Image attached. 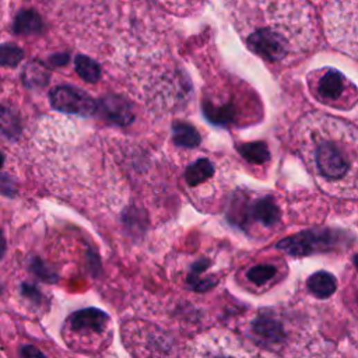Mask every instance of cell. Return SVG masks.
I'll list each match as a JSON object with an SVG mask.
<instances>
[{
    "instance_id": "6da1fadb",
    "label": "cell",
    "mask_w": 358,
    "mask_h": 358,
    "mask_svg": "<svg viewBox=\"0 0 358 358\" xmlns=\"http://www.w3.org/2000/svg\"><path fill=\"white\" fill-rule=\"evenodd\" d=\"M237 21L249 51L273 67L300 63L319 42L315 9L303 0L240 3Z\"/></svg>"
},
{
    "instance_id": "7a4b0ae2",
    "label": "cell",
    "mask_w": 358,
    "mask_h": 358,
    "mask_svg": "<svg viewBox=\"0 0 358 358\" xmlns=\"http://www.w3.org/2000/svg\"><path fill=\"white\" fill-rule=\"evenodd\" d=\"M293 146L323 192L358 199V127L321 112L307 114L293 129Z\"/></svg>"
},
{
    "instance_id": "3957f363",
    "label": "cell",
    "mask_w": 358,
    "mask_h": 358,
    "mask_svg": "<svg viewBox=\"0 0 358 358\" xmlns=\"http://www.w3.org/2000/svg\"><path fill=\"white\" fill-rule=\"evenodd\" d=\"M323 20L329 42L358 60V0L328 3Z\"/></svg>"
},
{
    "instance_id": "277c9868",
    "label": "cell",
    "mask_w": 358,
    "mask_h": 358,
    "mask_svg": "<svg viewBox=\"0 0 358 358\" xmlns=\"http://www.w3.org/2000/svg\"><path fill=\"white\" fill-rule=\"evenodd\" d=\"M311 96L321 104L340 111H347L358 102V90L339 70L322 67L307 76Z\"/></svg>"
},
{
    "instance_id": "5b68a950",
    "label": "cell",
    "mask_w": 358,
    "mask_h": 358,
    "mask_svg": "<svg viewBox=\"0 0 358 358\" xmlns=\"http://www.w3.org/2000/svg\"><path fill=\"white\" fill-rule=\"evenodd\" d=\"M281 213L276 200L270 196H258L247 200L238 213V223L245 230L259 227L263 231L270 233L280 224Z\"/></svg>"
},
{
    "instance_id": "8992f818",
    "label": "cell",
    "mask_w": 358,
    "mask_h": 358,
    "mask_svg": "<svg viewBox=\"0 0 358 358\" xmlns=\"http://www.w3.org/2000/svg\"><path fill=\"white\" fill-rule=\"evenodd\" d=\"M51 105L64 114L91 116L97 114L98 104L83 90L73 86H59L49 93Z\"/></svg>"
},
{
    "instance_id": "52a82bcc",
    "label": "cell",
    "mask_w": 358,
    "mask_h": 358,
    "mask_svg": "<svg viewBox=\"0 0 358 358\" xmlns=\"http://www.w3.org/2000/svg\"><path fill=\"white\" fill-rule=\"evenodd\" d=\"M97 112H100L105 120L119 126H126L134 119L132 104L120 96H107L101 98Z\"/></svg>"
},
{
    "instance_id": "ba28073f",
    "label": "cell",
    "mask_w": 358,
    "mask_h": 358,
    "mask_svg": "<svg viewBox=\"0 0 358 358\" xmlns=\"http://www.w3.org/2000/svg\"><path fill=\"white\" fill-rule=\"evenodd\" d=\"M108 319L109 316L104 311L98 308H86L71 314L67 319V323L71 328V330H90L101 333L105 329Z\"/></svg>"
},
{
    "instance_id": "9c48e42d",
    "label": "cell",
    "mask_w": 358,
    "mask_h": 358,
    "mask_svg": "<svg viewBox=\"0 0 358 358\" xmlns=\"http://www.w3.org/2000/svg\"><path fill=\"white\" fill-rule=\"evenodd\" d=\"M280 265L277 262H263L249 267L245 273L248 283L253 284L255 287H267L280 276Z\"/></svg>"
},
{
    "instance_id": "30bf717a",
    "label": "cell",
    "mask_w": 358,
    "mask_h": 358,
    "mask_svg": "<svg viewBox=\"0 0 358 358\" xmlns=\"http://www.w3.org/2000/svg\"><path fill=\"white\" fill-rule=\"evenodd\" d=\"M45 30V24L41 16L34 10H21L13 23V31L20 35L41 34Z\"/></svg>"
},
{
    "instance_id": "8fae6325",
    "label": "cell",
    "mask_w": 358,
    "mask_h": 358,
    "mask_svg": "<svg viewBox=\"0 0 358 358\" xmlns=\"http://www.w3.org/2000/svg\"><path fill=\"white\" fill-rule=\"evenodd\" d=\"M307 285H308L310 292L318 298H329L330 296L334 294V292L337 289V283H336L334 276L328 271H318V273L312 274L308 278Z\"/></svg>"
},
{
    "instance_id": "7c38bea8",
    "label": "cell",
    "mask_w": 358,
    "mask_h": 358,
    "mask_svg": "<svg viewBox=\"0 0 358 358\" xmlns=\"http://www.w3.org/2000/svg\"><path fill=\"white\" fill-rule=\"evenodd\" d=\"M172 138L174 143L179 147H185V149H195L200 145L202 137L199 134V132L196 130V127H193L192 125L186 123V122H174L172 125Z\"/></svg>"
},
{
    "instance_id": "4fadbf2b",
    "label": "cell",
    "mask_w": 358,
    "mask_h": 358,
    "mask_svg": "<svg viewBox=\"0 0 358 358\" xmlns=\"http://www.w3.org/2000/svg\"><path fill=\"white\" fill-rule=\"evenodd\" d=\"M204 116L214 125H229L235 119V109L231 104L214 105L210 101L203 102Z\"/></svg>"
},
{
    "instance_id": "5bb4252c",
    "label": "cell",
    "mask_w": 358,
    "mask_h": 358,
    "mask_svg": "<svg viewBox=\"0 0 358 358\" xmlns=\"http://www.w3.org/2000/svg\"><path fill=\"white\" fill-rule=\"evenodd\" d=\"M214 175V165L207 159H199L185 171V179L189 186H197Z\"/></svg>"
},
{
    "instance_id": "9a60e30c",
    "label": "cell",
    "mask_w": 358,
    "mask_h": 358,
    "mask_svg": "<svg viewBox=\"0 0 358 358\" xmlns=\"http://www.w3.org/2000/svg\"><path fill=\"white\" fill-rule=\"evenodd\" d=\"M75 66L78 75L89 82V83H96L101 78V69L96 60H93L89 56L84 55H78L75 59Z\"/></svg>"
},
{
    "instance_id": "2e32d148",
    "label": "cell",
    "mask_w": 358,
    "mask_h": 358,
    "mask_svg": "<svg viewBox=\"0 0 358 358\" xmlns=\"http://www.w3.org/2000/svg\"><path fill=\"white\" fill-rule=\"evenodd\" d=\"M237 149L240 154L252 164H263L270 159L269 149L265 143H245V145H240Z\"/></svg>"
},
{
    "instance_id": "e0dca14e",
    "label": "cell",
    "mask_w": 358,
    "mask_h": 358,
    "mask_svg": "<svg viewBox=\"0 0 358 358\" xmlns=\"http://www.w3.org/2000/svg\"><path fill=\"white\" fill-rule=\"evenodd\" d=\"M21 132L19 116L9 108H0V133L9 138H17Z\"/></svg>"
},
{
    "instance_id": "ac0fdd59",
    "label": "cell",
    "mask_w": 358,
    "mask_h": 358,
    "mask_svg": "<svg viewBox=\"0 0 358 358\" xmlns=\"http://www.w3.org/2000/svg\"><path fill=\"white\" fill-rule=\"evenodd\" d=\"M24 57V52L15 44L0 45V66L16 67Z\"/></svg>"
},
{
    "instance_id": "d6986e66",
    "label": "cell",
    "mask_w": 358,
    "mask_h": 358,
    "mask_svg": "<svg viewBox=\"0 0 358 358\" xmlns=\"http://www.w3.org/2000/svg\"><path fill=\"white\" fill-rule=\"evenodd\" d=\"M253 329H255V332L260 336V337H263V339H266V340H271V341H277V340H280V334H281V328H280V325L276 322V321H273V319H263V318H260V319H258L255 323H253Z\"/></svg>"
},
{
    "instance_id": "ffe728a7",
    "label": "cell",
    "mask_w": 358,
    "mask_h": 358,
    "mask_svg": "<svg viewBox=\"0 0 358 358\" xmlns=\"http://www.w3.org/2000/svg\"><path fill=\"white\" fill-rule=\"evenodd\" d=\"M26 84L30 87H38L44 86L48 82V73L45 71L44 66L39 64H30L26 70Z\"/></svg>"
},
{
    "instance_id": "44dd1931",
    "label": "cell",
    "mask_w": 358,
    "mask_h": 358,
    "mask_svg": "<svg viewBox=\"0 0 358 358\" xmlns=\"http://www.w3.org/2000/svg\"><path fill=\"white\" fill-rule=\"evenodd\" d=\"M31 271L48 283H55L57 280V274L53 273L49 267H46L39 259H34L31 262Z\"/></svg>"
},
{
    "instance_id": "7402d4cb",
    "label": "cell",
    "mask_w": 358,
    "mask_h": 358,
    "mask_svg": "<svg viewBox=\"0 0 358 358\" xmlns=\"http://www.w3.org/2000/svg\"><path fill=\"white\" fill-rule=\"evenodd\" d=\"M208 260L207 259H200V260H197L193 266H192V270H190V273H189V276H188V283L190 284V285H193L196 281H199L200 280V274L208 267Z\"/></svg>"
},
{
    "instance_id": "603a6c76",
    "label": "cell",
    "mask_w": 358,
    "mask_h": 358,
    "mask_svg": "<svg viewBox=\"0 0 358 358\" xmlns=\"http://www.w3.org/2000/svg\"><path fill=\"white\" fill-rule=\"evenodd\" d=\"M20 352H21V358H48L39 348L30 344L23 346Z\"/></svg>"
},
{
    "instance_id": "cb8c5ba5",
    "label": "cell",
    "mask_w": 358,
    "mask_h": 358,
    "mask_svg": "<svg viewBox=\"0 0 358 358\" xmlns=\"http://www.w3.org/2000/svg\"><path fill=\"white\" fill-rule=\"evenodd\" d=\"M23 294L27 298L33 300L34 303H39V300H41V294H39L38 289L34 287V285H31V284H24L23 285Z\"/></svg>"
},
{
    "instance_id": "d4e9b609",
    "label": "cell",
    "mask_w": 358,
    "mask_h": 358,
    "mask_svg": "<svg viewBox=\"0 0 358 358\" xmlns=\"http://www.w3.org/2000/svg\"><path fill=\"white\" fill-rule=\"evenodd\" d=\"M69 62V55L67 53H59V55H53L49 57V63L55 64V66H63Z\"/></svg>"
},
{
    "instance_id": "484cf974",
    "label": "cell",
    "mask_w": 358,
    "mask_h": 358,
    "mask_svg": "<svg viewBox=\"0 0 358 358\" xmlns=\"http://www.w3.org/2000/svg\"><path fill=\"white\" fill-rule=\"evenodd\" d=\"M5 249H6V241H5L3 235H2V233H0V258L3 256Z\"/></svg>"
},
{
    "instance_id": "4316f807",
    "label": "cell",
    "mask_w": 358,
    "mask_h": 358,
    "mask_svg": "<svg viewBox=\"0 0 358 358\" xmlns=\"http://www.w3.org/2000/svg\"><path fill=\"white\" fill-rule=\"evenodd\" d=\"M213 358H235V357L234 355H227V354H220V355H216V357H213ZM253 358H256V355ZM265 358H270V357H265Z\"/></svg>"
},
{
    "instance_id": "83f0119b",
    "label": "cell",
    "mask_w": 358,
    "mask_h": 358,
    "mask_svg": "<svg viewBox=\"0 0 358 358\" xmlns=\"http://www.w3.org/2000/svg\"><path fill=\"white\" fill-rule=\"evenodd\" d=\"M3 163H5V157H3V154H2V153H0V168H2Z\"/></svg>"
}]
</instances>
